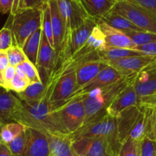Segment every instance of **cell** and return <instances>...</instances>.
Masks as SVG:
<instances>
[{
	"mask_svg": "<svg viewBox=\"0 0 156 156\" xmlns=\"http://www.w3.org/2000/svg\"><path fill=\"white\" fill-rule=\"evenodd\" d=\"M88 15L96 20L112 10L117 2L116 0H80Z\"/></svg>",
	"mask_w": 156,
	"mask_h": 156,
	"instance_id": "7402d4cb",
	"label": "cell"
},
{
	"mask_svg": "<svg viewBox=\"0 0 156 156\" xmlns=\"http://www.w3.org/2000/svg\"><path fill=\"white\" fill-rule=\"evenodd\" d=\"M73 148L78 154L88 156H115L108 141L101 137L82 138L72 142Z\"/></svg>",
	"mask_w": 156,
	"mask_h": 156,
	"instance_id": "5bb4252c",
	"label": "cell"
},
{
	"mask_svg": "<svg viewBox=\"0 0 156 156\" xmlns=\"http://www.w3.org/2000/svg\"><path fill=\"white\" fill-rule=\"evenodd\" d=\"M43 9H24L9 15L5 26L12 31L13 45L22 48L27 38L42 27Z\"/></svg>",
	"mask_w": 156,
	"mask_h": 156,
	"instance_id": "3957f363",
	"label": "cell"
},
{
	"mask_svg": "<svg viewBox=\"0 0 156 156\" xmlns=\"http://www.w3.org/2000/svg\"><path fill=\"white\" fill-rule=\"evenodd\" d=\"M30 84V83L29 82L28 80L21 77V76H18V74H15V77L12 79V82L9 84V90L16 92L17 93H19L24 91Z\"/></svg>",
	"mask_w": 156,
	"mask_h": 156,
	"instance_id": "d590c367",
	"label": "cell"
},
{
	"mask_svg": "<svg viewBox=\"0 0 156 156\" xmlns=\"http://www.w3.org/2000/svg\"><path fill=\"white\" fill-rule=\"evenodd\" d=\"M43 32L47 37L50 45L54 48V41H53V27L51 22V15H50V10L49 4L47 3L43 9ZM55 50V49H54Z\"/></svg>",
	"mask_w": 156,
	"mask_h": 156,
	"instance_id": "1f68e13d",
	"label": "cell"
},
{
	"mask_svg": "<svg viewBox=\"0 0 156 156\" xmlns=\"http://www.w3.org/2000/svg\"><path fill=\"white\" fill-rule=\"evenodd\" d=\"M53 86V81L49 80L47 83L46 94L39 102L29 104L21 101V106L14 116V122L41 131L46 135L69 136L59 113L53 110L50 103Z\"/></svg>",
	"mask_w": 156,
	"mask_h": 156,
	"instance_id": "6da1fadb",
	"label": "cell"
},
{
	"mask_svg": "<svg viewBox=\"0 0 156 156\" xmlns=\"http://www.w3.org/2000/svg\"><path fill=\"white\" fill-rule=\"evenodd\" d=\"M27 139H28V134H27V130L26 128L24 131L20 133L10 143L8 144L7 145L14 156L22 155L27 145Z\"/></svg>",
	"mask_w": 156,
	"mask_h": 156,
	"instance_id": "f1b7e54d",
	"label": "cell"
},
{
	"mask_svg": "<svg viewBox=\"0 0 156 156\" xmlns=\"http://www.w3.org/2000/svg\"><path fill=\"white\" fill-rule=\"evenodd\" d=\"M9 66V58L7 51L5 50H0V71L2 72Z\"/></svg>",
	"mask_w": 156,
	"mask_h": 156,
	"instance_id": "b9f144b4",
	"label": "cell"
},
{
	"mask_svg": "<svg viewBox=\"0 0 156 156\" xmlns=\"http://www.w3.org/2000/svg\"><path fill=\"white\" fill-rule=\"evenodd\" d=\"M97 20L104 21L107 24L110 25L114 28L120 30L124 32L126 31H141L137 26H136L133 23L131 22L129 19L125 18L123 15H120L114 10L110 11L109 12Z\"/></svg>",
	"mask_w": 156,
	"mask_h": 156,
	"instance_id": "603a6c76",
	"label": "cell"
},
{
	"mask_svg": "<svg viewBox=\"0 0 156 156\" xmlns=\"http://www.w3.org/2000/svg\"><path fill=\"white\" fill-rule=\"evenodd\" d=\"M15 69H16V74H18V76H21L23 78H26L27 79V76H26V73L25 71H24V64H18V66L15 67Z\"/></svg>",
	"mask_w": 156,
	"mask_h": 156,
	"instance_id": "ee69618b",
	"label": "cell"
},
{
	"mask_svg": "<svg viewBox=\"0 0 156 156\" xmlns=\"http://www.w3.org/2000/svg\"><path fill=\"white\" fill-rule=\"evenodd\" d=\"M0 156H14L6 144L2 143L0 145Z\"/></svg>",
	"mask_w": 156,
	"mask_h": 156,
	"instance_id": "7bdbcfd3",
	"label": "cell"
},
{
	"mask_svg": "<svg viewBox=\"0 0 156 156\" xmlns=\"http://www.w3.org/2000/svg\"><path fill=\"white\" fill-rule=\"evenodd\" d=\"M73 64L76 66V80H77V87L76 90L92 80L100 73L101 70L108 65V63L102 61L99 58L98 53L94 54L91 56L87 58L86 59L77 64Z\"/></svg>",
	"mask_w": 156,
	"mask_h": 156,
	"instance_id": "4fadbf2b",
	"label": "cell"
},
{
	"mask_svg": "<svg viewBox=\"0 0 156 156\" xmlns=\"http://www.w3.org/2000/svg\"><path fill=\"white\" fill-rule=\"evenodd\" d=\"M69 136L82 128L85 123L86 113L82 99H75L55 110Z\"/></svg>",
	"mask_w": 156,
	"mask_h": 156,
	"instance_id": "9c48e42d",
	"label": "cell"
},
{
	"mask_svg": "<svg viewBox=\"0 0 156 156\" xmlns=\"http://www.w3.org/2000/svg\"><path fill=\"white\" fill-rule=\"evenodd\" d=\"M23 64H24V71H25L27 79L28 80L30 84L41 81L39 72H38L37 68L34 64H32L27 59L23 63Z\"/></svg>",
	"mask_w": 156,
	"mask_h": 156,
	"instance_id": "836d02e7",
	"label": "cell"
},
{
	"mask_svg": "<svg viewBox=\"0 0 156 156\" xmlns=\"http://www.w3.org/2000/svg\"><path fill=\"white\" fill-rule=\"evenodd\" d=\"M108 64L112 66L126 76L137 75L141 72L156 68V56L154 55H137L109 61Z\"/></svg>",
	"mask_w": 156,
	"mask_h": 156,
	"instance_id": "8fae6325",
	"label": "cell"
},
{
	"mask_svg": "<svg viewBox=\"0 0 156 156\" xmlns=\"http://www.w3.org/2000/svg\"><path fill=\"white\" fill-rule=\"evenodd\" d=\"M117 2H120V1H127V0H116Z\"/></svg>",
	"mask_w": 156,
	"mask_h": 156,
	"instance_id": "f907efd6",
	"label": "cell"
},
{
	"mask_svg": "<svg viewBox=\"0 0 156 156\" xmlns=\"http://www.w3.org/2000/svg\"><path fill=\"white\" fill-rule=\"evenodd\" d=\"M136 76V75L126 76L109 86L92 90L79 99H82L85 106L86 117L83 126L108 115L107 110L110 105L126 87L134 82Z\"/></svg>",
	"mask_w": 156,
	"mask_h": 156,
	"instance_id": "7a4b0ae2",
	"label": "cell"
},
{
	"mask_svg": "<svg viewBox=\"0 0 156 156\" xmlns=\"http://www.w3.org/2000/svg\"><path fill=\"white\" fill-rule=\"evenodd\" d=\"M142 141L129 139L122 144L120 151L117 156H141Z\"/></svg>",
	"mask_w": 156,
	"mask_h": 156,
	"instance_id": "4dcf8cb0",
	"label": "cell"
},
{
	"mask_svg": "<svg viewBox=\"0 0 156 156\" xmlns=\"http://www.w3.org/2000/svg\"><path fill=\"white\" fill-rule=\"evenodd\" d=\"M28 139L21 156H51L47 135L27 127Z\"/></svg>",
	"mask_w": 156,
	"mask_h": 156,
	"instance_id": "9a60e30c",
	"label": "cell"
},
{
	"mask_svg": "<svg viewBox=\"0 0 156 156\" xmlns=\"http://www.w3.org/2000/svg\"><path fill=\"white\" fill-rule=\"evenodd\" d=\"M73 156H79V154H78V153L76 152V151H75L74 149H73Z\"/></svg>",
	"mask_w": 156,
	"mask_h": 156,
	"instance_id": "c3c4849f",
	"label": "cell"
},
{
	"mask_svg": "<svg viewBox=\"0 0 156 156\" xmlns=\"http://www.w3.org/2000/svg\"><path fill=\"white\" fill-rule=\"evenodd\" d=\"M144 54L136 49L116 48V47H105L103 50L98 52L99 58L105 62L117 61L122 58L131 56L143 55Z\"/></svg>",
	"mask_w": 156,
	"mask_h": 156,
	"instance_id": "484cf974",
	"label": "cell"
},
{
	"mask_svg": "<svg viewBox=\"0 0 156 156\" xmlns=\"http://www.w3.org/2000/svg\"><path fill=\"white\" fill-rule=\"evenodd\" d=\"M57 4L65 25V40L72 31L82 25L90 16L80 0H57Z\"/></svg>",
	"mask_w": 156,
	"mask_h": 156,
	"instance_id": "ba28073f",
	"label": "cell"
},
{
	"mask_svg": "<svg viewBox=\"0 0 156 156\" xmlns=\"http://www.w3.org/2000/svg\"><path fill=\"white\" fill-rule=\"evenodd\" d=\"M140 108L138 105L126 109L116 117L117 130L121 144L124 143L129 139V134L137 120Z\"/></svg>",
	"mask_w": 156,
	"mask_h": 156,
	"instance_id": "ffe728a7",
	"label": "cell"
},
{
	"mask_svg": "<svg viewBox=\"0 0 156 156\" xmlns=\"http://www.w3.org/2000/svg\"><path fill=\"white\" fill-rule=\"evenodd\" d=\"M2 125V124H0V125Z\"/></svg>",
	"mask_w": 156,
	"mask_h": 156,
	"instance_id": "816d5d0a",
	"label": "cell"
},
{
	"mask_svg": "<svg viewBox=\"0 0 156 156\" xmlns=\"http://www.w3.org/2000/svg\"><path fill=\"white\" fill-rule=\"evenodd\" d=\"M47 91V84L42 81L30 84L23 92L17 93L21 101L32 104L41 101L45 96Z\"/></svg>",
	"mask_w": 156,
	"mask_h": 156,
	"instance_id": "cb8c5ba5",
	"label": "cell"
},
{
	"mask_svg": "<svg viewBox=\"0 0 156 156\" xmlns=\"http://www.w3.org/2000/svg\"><path fill=\"white\" fill-rule=\"evenodd\" d=\"M6 51L9 58V65L16 67L18 64L24 63L27 59L22 48L17 45H12L6 50Z\"/></svg>",
	"mask_w": 156,
	"mask_h": 156,
	"instance_id": "d6a6232c",
	"label": "cell"
},
{
	"mask_svg": "<svg viewBox=\"0 0 156 156\" xmlns=\"http://www.w3.org/2000/svg\"><path fill=\"white\" fill-rule=\"evenodd\" d=\"M58 64L59 58L54 48L50 45L43 32L36 67L39 72L41 81L44 84H47L49 77Z\"/></svg>",
	"mask_w": 156,
	"mask_h": 156,
	"instance_id": "7c38bea8",
	"label": "cell"
},
{
	"mask_svg": "<svg viewBox=\"0 0 156 156\" xmlns=\"http://www.w3.org/2000/svg\"><path fill=\"white\" fill-rule=\"evenodd\" d=\"M27 126L17 122H11L3 124L1 128V137L2 143H10L16 136L25 130Z\"/></svg>",
	"mask_w": 156,
	"mask_h": 156,
	"instance_id": "4316f807",
	"label": "cell"
},
{
	"mask_svg": "<svg viewBox=\"0 0 156 156\" xmlns=\"http://www.w3.org/2000/svg\"><path fill=\"white\" fill-rule=\"evenodd\" d=\"M126 76H129L123 74V73H120L119 70H117V69L114 68L112 66L108 64V65L107 66V67H105L103 70H101L100 73H99L92 80H91L89 83H88L87 84L84 85L83 87H82L81 88L76 90V91L71 95V96H70L69 98H68L65 102H62L59 106L64 105V104L68 103V102H71V101L74 100V99H79L81 96H84V95L88 93V92L91 91L92 90H94V89L97 88H101V87L109 86L111 85V84L117 82V81H120L121 80L124 79ZM59 107H58V108H59Z\"/></svg>",
	"mask_w": 156,
	"mask_h": 156,
	"instance_id": "30bf717a",
	"label": "cell"
},
{
	"mask_svg": "<svg viewBox=\"0 0 156 156\" xmlns=\"http://www.w3.org/2000/svg\"><path fill=\"white\" fill-rule=\"evenodd\" d=\"M0 87H2V88L6 89L4 79H3V73L2 72L0 71ZM7 90V89H6Z\"/></svg>",
	"mask_w": 156,
	"mask_h": 156,
	"instance_id": "bcb514c9",
	"label": "cell"
},
{
	"mask_svg": "<svg viewBox=\"0 0 156 156\" xmlns=\"http://www.w3.org/2000/svg\"><path fill=\"white\" fill-rule=\"evenodd\" d=\"M97 24V20L89 17L82 25L70 32L69 35L63 41L59 54V64L69 58L83 47Z\"/></svg>",
	"mask_w": 156,
	"mask_h": 156,
	"instance_id": "8992f818",
	"label": "cell"
},
{
	"mask_svg": "<svg viewBox=\"0 0 156 156\" xmlns=\"http://www.w3.org/2000/svg\"><path fill=\"white\" fill-rule=\"evenodd\" d=\"M138 106L156 108V68L138 73L133 83Z\"/></svg>",
	"mask_w": 156,
	"mask_h": 156,
	"instance_id": "52a82bcc",
	"label": "cell"
},
{
	"mask_svg": "<svg viewBox=\"0 0 156 156\" xmlns=\"http://www.w3.org/2000/svg\"><path fill=\"white\" fill-rule=\"evenodd\" d=\"M153 134L155 136V139L156 140V108L154 110L153 114Z\"/></svg>",
	"mask_w": 156,
	"mask_h": 156,
	"instance_id": "f6af8a7d",
	"label": "cell"
},
{
	"mask_svg": "<svg viewBox=\"0 0 156 156\" xmlns=\"http://www.w3.org/2000/svg\"><path fill=\"white\" fill-rule=\"evenodd\" d=\"M149 9L156 15V0H127Z\"/></svg>",
	"mask_w": 156,
	"mask_h": 156,
	"instance_id": "ab89813d",
	"label": "cell"
},
{
	"mask_svg": "<svg viewBox=\"0 0 156 156\" xmlns=\"http://www.w3.org/2000/svg\"><path fill=\"white\" fill-rule=\"evenodd\" d=\"M21 105V100L11 93L10 90L0 87V124L13 121Z\"/></svg>",
	"mask_w": 156,
	"mask_h": 156,
	"instance_id": "ac0fdd59",
	"label": "cell"
},
{
	"mask_svg": "<svg viewBox=\"0 0 156 156\" xmlns=\"http://www.w3.org/2000/svg\"><path fill=\"white\" fill-rule=\"evenodd\" d=\"M141 156H156V140L145 138L142 141Z\"/></svg>",
	"mask_w": 156,
	"mask_h": 156,
	"instance_id": "8d00e7d4",
	"label": "cell"
},
{
	"mask_svg": "<svg viewBox=\"0 0 156 156\" xmlns=\"http://www.w3.org/2000/svg\"><path fill=\"white\" fill-rule=\"evenodd\" d=\"M42 33L43 28L41 27L27 38L22 47L23 51L27 57V60L35 66L37 65V61L38 52H39Z\"/></svg>",
	"mask_w": 156,
	"mask_h": 156,
	"instance_id": "d4e9b609",
	"label": "cell"
},
{
	"mask_svg": "<svg viewBox=\"0 0 156 156\" xmlns=\"http://www.w3.org/2000/svg\"><path fill=\"white\" fill-rule=\"evenodd\" d=\"M48 2L49 0H15L9 15H14L18 11L24 9H41L44 8Z\"/></svg>",
	"mask_w": 156,
	"mask_h": 156,
	"instance_id": "f546056e",
	"label": "cell"
},
{
	"mask_svg": "<svg viewBox=\"0 0 156 156\" xmlns=\"http://www.w3.org/2000/svg\"><path fill=\"white\" fill-rule=\"evenodd\" d=\"M105 47L106 41L105 34L100 28L98 24H97L93 29L92 32L83 47L68 59L78 62V61H82L93 54L101 51Z\"/></svg>",
	"mask_w": 156,
	"mask_h": 156,
	"instance_id": "2e32d148",
	"label": "cell"
},
{
	"mask_svg": "<svg viewBox=\"0 0 156 156\" xmlns=\"http://www.w3.org/2000/svg\"><path fill=\"white\" fill-rule=\"evenodd\" d=\"M15 0H0V13H11Z\"/></svg>",
	"mask_w": 156,
	"mask_h": 156,
	"instance_id": "60d3db41",
	"label": "cell"
},
{
	"mask_svg": "<svg viewBox=\"0 0 156 156\" xmlns=\"http://www.w3.org/2000/svg\"><path fill=\"white\" fill-rule=\"evenodd\" d=\"M13 45V37L9 28L4 27L0 30V50H8Z\"/></svg>",
	"mask_w": 156,
	"mask_h": 156,
	"instance_id": "e575fe53",
	"label": "cell"
},
{
	"mask_svg": "<svg viewBox=\"0 0 156 156\" xmlns=\"http://www.w3.org/2000/svg\"><path fill=\"white\" fill-rule=\"evenodd\" d=\"M50 15H51V22L53 27V41H54V49L58 55L59 60V54L62 50L64 38H65V25L62 15L58 7L57 0H49Z\"/></svg>",
	"mask_w": 156,
	"mask_h": 156,
	"instance_id": "44dd1931",
	"label": "cell"
},
{
	"mask_svg": "<svg viewBox=\"0 0 156 156\" xmlns=\"http://www.w3.org/2000/svg\"><path fill=\"white\" fill-rule=\"evenodd\" d=\"M97 23L105 34L106 47L129 49L136 48L135 44L124 32L114 28L100 20H97Z\"/></svg>",
	"mask_w": 156,
	"mask_h": 156,
	"instance_id": "e0dca14e",
	"label": "cell"
},
{
	"mask_svg": "<svg viewBox=\"0 0 156 156\" xmlns=\"http://www.w3.org/2000/svg\"><path fill=\"white\" fill-rule=\"evenodd\" d=\"M124 33L132 40L135 45L140 46L156 41V34L143 31H126Z\"/></svg>",
	"mask_w": 156,
	"mask_h": 156,
	"instance_id": "83f0119b",
	"label": "cell"
},
{
	"mask_svg": "<svg viewBox=\"0 0 156 156\" xmlns=\"http://www.w3.org/2000/svg\"><path fill=\"white\" fill-rule=\"evenodd\" d=\"M69 136L72 142L82 138H104L110 144L115 156L118 154L122 146L117 130V119L109 115H106L98 120L84 125Z\"/></svg>",
	"mask_w": 156,
	"mask_h": 156,
	"instance_id": "277c9868",
	"label": "cell"
},
{
	"mask_svg": "<svg viewBox=\"0 0 156 156\" xmlns=\"http://www.w3.org/2000/svg\"><path fill=\"white\" fill-rule=\"evenodd\" d=\"M2 125H0V145H1V144L2 143V137H1V128H2Z\"/></svg>",
	"mask_w": 156,
	"mask_h": 156,
	"instance_id": "7dc6e473",
	"label": "cell"
},
{
	"mask_svg": "<svg viewBox=\"0 0 156 156\" xmlns=\"http://www.w3.org/2000/svg\"><path fill=\"white\" fill-rule=\"evenodd\" d=\"M79 154V156H88L87 155V154H83V153H81V154Z\"/></svg>",
	"mask_w": 156,
	"mask_h": 156,
	"instance_id": "681fc988",
	"label": "cell"
},
{
	"mask_svg": "<svg viewBox=\"0 0 156 156\" xmlns=\"http://www.w3.org/2000/svg\"><path fill=\"white\" fill-rule=\"evenodd\" d=\"M3 79H4L6 89L9 90V87L10 83L12 82V79L15 77V74H16V69L15 67L12 65H9L5 70L3 71Z\"/></svg>",
	"mask_w": 156,
	"mask_h": 156,
	"instance_id": "74e56055",
	"label": "cell"
},
{
	"mask_svg": "<svg viewBox=\"0 0 156 156\" xmlns=\"http://www.w3.org/2000/svg\"><path fill=\"white\" fill-rule=\"evenodd\" d=\"M113 10L123 15L141 31L156 34V15L149 9L132 2L120 1Z\"/></svg>",
	"mask_w": 156,
	"mask_h": 156,
	"instance_id": "5b68a950",
	"label": "cell"
},
{
	"mask_svg": "<svg viewBox=\"0 0 156 156\" xmlns=\"http://www.w3.org/2000/svg\"><path fill=\"white\" fill-rule=\"evenodd\" d=\"M133 83L126 87L114 99L112 103L107 110L108 115L117 117L121 112H123L126 109L138 105V96L136 93Z\"/></svg>",
	"mask_w": 156,
	"mask_h": 156,
	"instance_id": "d6986e66",
	"label": "cell"
},
{
	"mask_svg": "<svg viewBox=\"0 0 156 156\" xmlns=\"http://www.w3.org/2000/svg\"><path fill=\"white\" fill-rule=\"evenodd\" d=\"M136 50L143 52L146 55H154L156 56V41L148 43V44H143V45L137 46Z\"/></svg>",
	"mask_w": 156,
	"mask_h": 156,
	"instance_id": "f35d334b",
	"label": "cell"
}]
</instances>
